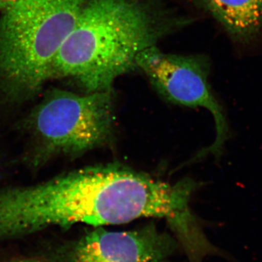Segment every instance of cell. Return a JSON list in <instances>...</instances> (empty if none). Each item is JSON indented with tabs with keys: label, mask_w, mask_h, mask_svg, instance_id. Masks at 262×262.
I'll use <instances>...</instances> for the list:
<instances>
[{
	"label": "cell",
	"mask_w": 262,
	"mask_h": 262,
	"mask_svg": "<svg viewBox=\"0 0 262 262\" xmlns=\"http://www.w3.org/2000/svg\"><path fill=\"white\" fill-rule=\"evenodd\" d=\"M88 0H20L0 18V78L30 95L53 77L55 58Z\"/></svg>",
	"instance_id": "7a4b0ae2"
},
{
	"label": "cell",
	"mask_w": 262,
	"mask_h": 262,
	"mask_svg": "<svg viewBox=\"0 0 262 262\" xmlns=\"http://www.w3.org/2000/svg\"><path fill=\"white\" fill-rule=\"evenodd\" d=\"M186 20L149 0H88L55 58L53 76L70 77L88 93H112L136 58Z\"/></svg>",
	"instance_id": "6da1fadb"
},
{
	"label": "cell",
	"mask_w": 262,
	"mask_h": 262,
	"mask_svg": "<svg viewBox=\"0 0 262 262\" xmlns=\"http://www.w3.org/2000/svg\"><path fill=\"white\" fill-rule=\"evenodd\" d=\"M13 262H41L34 258H21V259L15 260Z\"/></svg>",
	"instance_id": "ba28073f"
},
{
	"label": "cell",
	"mask_w": 262,
	"mask_h": 262,
	"mask_svg": "<svg viewBox=\"0 0 262 262\" xmlns=\"http://www.w3.org/2000/svg\"><path fill=\"white\" fill-rule=\"evenodd\" d=\"M31 122L46 149L81 154L102 145L113 135L112 93L79 95L53 90L35 108Z\"/></svg>",
	"instance_id": "3957f363"
},
{
	"label": "cell",
	"mask_w": 262,
	"mask_h": 262,
	"mask_svg": "<svg viewBox=\"0 0 262 262\" xmlns=\"http://www.w3.org/2000/svg\"><path fill=\"white\" fill-rule=\"evenodd\" d=\"M220 22L229 35L248 43L262 30V0H194Z\"/></svg>",
	"instance_id": "8992f818"
},
{
	"label": "cell",
	"mask_w": 262,
	"mask_h": 262,
	"mask_svg": "<svg viewBox=\"0 0 262 262\" xmlns=\"http://www.w3.org/2000/svg\"><path fill=\"white\" fill-rule=\"evenodd\" d=\"M136 65L167 101L189 107L205 108L211 113L216 131L214 142L201 150L194 159L220 154L228 136V125L223 108L208 83V67L205 60L198 56L168 54L153 46L138 55Z\"/></svg>",
	"instance_id": "277c9868"
},
{
	"label": "cell",
	"mask_w": 262,
	"mask_h": 262,
	"mask_svg": "<svg viewBox=\"0 0 262 262\" xmlns=\"http://www.w3.org/2000/svg\"><path fill=\"white\" fill-rule=\"evenodd\" d=\"M171 245L152 226L130 231L96 227L76 244L70 262H168Z\"/></svg>",
	"instance_id": "5b68a950"
},
{
	"label": "cell",
	"mask_w": 262,
	"mask_h": 262,
	"mask_svg": "<svg viewBox=\"0 0 262 262\" xmlns=\"http://www.w3.org/2000/svg\"><path fill=\"white\" fill-rule=\"evenodd\" d=\"M20 0H0V11H4L5 9L14 5Z\"/></svg>",
	"instance_id": "52a82bcc"
}]
</instances>
